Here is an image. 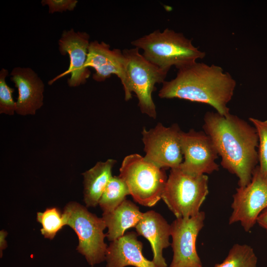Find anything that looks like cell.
<instances>
[{
	"mask_svg": "<svg viewBox=\"0 0 267 267\" xmlns=\"http://www.w3.org/2000/svg\"><path fill=\"white\" fill-rule=\"evenodd\" d=\"M203 128L221 157L222 166L237 177L239 187L247 185L259 162L255 127L230 113L223 116L209 111L204 115Z\"/></svg>",
	"mask_w": 267,
	"mask_h": 267,
	"instance_id": "6da1fadb",
	"label": "cell"
},
{
	"mask_svg": "<svg viewBox=\"0 0 267 267\" xmlns=\"http://www.w3.org/2000/svg\"><path fill=\"white\" fill-rule=\"evenodd\" d=\"M159 91L161 98H179L208 104L223 116L233 95L236 82L231 75L214 64L195 62L178 69L176 77L165 81Z\"/></svg>",
	"mask_w": 267,
	"mask_h": 267,
	"instance_id": "7a4b0ae2",
	"label": "cell"
},
{
	"mask_svg": "<svg viewBox=\"0 0 267 267\" xmlns=\"http://www.w3.org/2000/svg\"><path fill=\"white\" fill-rule=\"evenodd\" d=\"M131 44L142 49V55L148 61L167 72L173 66L178 69L206 55L193 45L191 40L168 28L162 32L156 30L131 42Z\"/></svg>",
	"mask_w": 267,
	"mask_h": 267,
	"instance_id": "3957f363",
	"label": "cell"
},
{
	"mask_svg": "<svg viewBox=\"0 0 267 267\" xmlns=\"http://www.w3.org/2000/svg\"><path fill=\"white\" fill-rule=\"evenodd\" d=\"M119 177L126 182L134 200L149 207L154 206L162 199L168 179L164 169L137 153L124 158Z\"/></svg>",
	"mask_w": 267,
	"mask_h": 267,
	"instance_id": "277c9868",
	"label": "cell"
},
{
	"mask_svg": "<svg viewBox=\"0 0 267 267\" xmlns=\"http://www.w3.org/2000/svg\"><path fill=\"white\" fill-rule=\"evenodd\" d=\"M208 193L206 175L190 174L178 167L171 169L162 199L177 218H189L200 212Z\"/></svg>",
	"mask_w": 267,
	"mask_h": 267,
	"instance_id": "5b68a950",
	"label": "cell"
},
{
	"mask_svg": "<svg viewBox=\"0 0 267 267\" xmlns=\"http://www.w3.org/2000/svg\"><path fill=\"white\" fill-rule=\"evenodd\" d=\"M63 214L66 225L78 237L77 251L84 256L91 267L105 261L108 246L104 242L107 228L102 218L89 212L84 206L71 201L65 206Z\"/></svg>",
	"mask_w": 267,
	"mask_h": 267,
	"instance_id": "8992f818",
	"label": "cell"
},
{
	"mask_svg": "<svg viewBox=\"0 0 267 267\" xmlns=\"http://www.w3.org/2000/svg\"><path fill=\"white\" fill-rule=\"evenodd\" d=\"M138 48L124 49L123 52L128 61L129 93L136 95L138 106L142 113L156 119L157 112L152 97L156 84L163 83L168 72L146 59Z\"/></svg>",
	"mask_w": 267,
	"mask_h": 267,
	"instance_id": "52a82bcc",
	"label": "cell"
},
{
	"mask_svg": "<svg viewBox=\"0 0 267 267\" xmlns=\"http://www.w3.org/2000/svg\"><path fill=\"white\" fill-rule=\"evenodd\" d=\"M180 130L177 124L165 127L161 123L141 132L145 152L144 158L162 169L178 167L183 161Z\"/></svg>",
	"mask_w": 267,
	"mask_h": 267,
	"instance_id": "ba28073f",
	"label": "cell"
},
{
	"mask_svg": "<svg viewBox=\"0 0 267 267\" xmlns=\"http://www.w3.org/2000/svg\"><path fill=\"white\" fill-rule=\"evenodd\" d=\"M231 207L229 224L240 222L245 231H250L267 208V178L262 175L259 166L253 171L251 182L236 189Z\"/></svg>",
	"mask_w": 267,
	"mask_h": 267,
	"instance_id": "9c48e42d",
	"label": "cell"
},
{
	"mask_svg": "<svg viewBox=\"0 0 267 267\" xmlns=\"http://www.w3.org/2000/svg\"><path fill=\"white\" fill-rule=\"evenodd\" d=\"M205 219V212L200 211L189 218H176L171 224L173 257L170 267H202L196 241Z\"/></svg>",
	"mask_w": 267,
	"mask_h": 267,
	"instance_id": "30bf717a",
	"label": "cell"
},
{
	"mask_svg": "<svg viewBox=\"0 0 267 267\" xmlns=\"http://www.w3.org/2000/svg\"><path fill=\"white\" fill-rule=\"evenodd\" d=\"M180 144L184 160L178 166L192 175L210 174L219 170L216 160L218 153L211 137L204 132L191 129L180 133Z\"/></svg>",
	"mask_w": 267,
	"mask_h": 267,
	"instance_id": "8fae6325",
	"label": "cell"
},
{
	"mask_svg": "<svg viewBox=\"0 0 267 267\" xmlns=\"http://www.w3.org/2000/svg\"><path fill=\"white\" fill-rule=\"evenodd\" d=\"M86 67L95 70L92 78L97 82H103L112 74L116 75L123 85L125 100L128 101L132 98V96L129 93L128 61L123 50L117 48L111 49L110 45L103 42H91Z\"/></svg>",
	"mask_w": 267,
	"mask_h": 267,
	"instance_id": "7c38bea8",
	"label": "cell"
},
{
	"mask_svg": "<svg viewBox=\"0 0 267 267\" xmlns=\"http://www.w3.org/2000/svg\"><path fill=\"white\" fill-rule=\"evenodd\" d=\"M89 39V35L86 32H75L72 29L63 31L58 41L59 50L62 55H69V67L66 71L49 81V85L69 74L71 77L67 81L69 86L75 87L86 82L90 75V70L86 67Z\"/></svg>",
	"mask_w": 267,
	"mask_h": 267,
	"instance_id": "4fadbf2b",
	"label": "cell"
},
{
	"mask_svg": "<svg viewBox=\"0 0 267 267\" xmlns=\"http://www.w3.org/2000/svg\"><path fill=\"white\" fill-rule=\"evenodd\" d=\"M10 75L18 91L15 112L21 115L35 114L43 105V82L30 68L15 67Z\"/></svg>",
	"mask_w": 267,
	"mask_h": 267,
	"instance_id": "5bb4252c",
	"label": "cell"
},
{
	"mask_svg": "<svg viewBox=\"0 0 267 267\" xmlns=\"http://www.w3.org/2000/svg\"><path fill=\"white\" fill-rule=\"evenodd\" d=\"M136 233L150 242L153 254L152 261L156 267H168L163 256V250L170 245L171 224L164 218L154 211L143 213L135 227Z\"/></svg>",
	"mask_w": 267,
	"mask_h": 267,
	"instance_id": "9a60e30c",
	"label": "cell"
},
{
	"mask_svg": "<svg viewBox=\"0 0 267 267\" xmlns=\"http://www.w3.org/2000/svg\"><path fill=\"white\" fill-rule=\"evenodd\" d=\"M138 235L136 232H128L111 241L107 249L106 267H156L152 261L143 255V244Z\"/></svg>",
	"mask_w": 267,
	"mask_h": 267,
	"instance_id": "2e32d148",
	"label": "cell"
},
{
	"mask_svg": "<svg viewBox=\"0 0 267 267\" xmlns=\"http://www.w3.org/2000/svg\"><path fill=\"white\" fill-rule=\"evenodd\" d=\"M143 214L136 204L126 199L112 212L102 215L108 228V240L111 242L116 240L123 236L127 229L135 228Z\"/></svg>",
	"mask_w": 267,
	"mask_h": 267,
	"instance_id": "e0dca14e",
	"label": "cell"
},
{
	"mask_svg": "<svg viewBox=\"0 0 267 267\" xmlns=\"http://www.w3.org/2000/svg\"><path fill=\"white\" fill-rule=\"evenodd\" d=\"M116 163L114 159L98 162L92 168L82 173L84 200L87 207H94L98 205L99 199L112 177V169Z\"/></svg>",
	"mask_w": 267,
	"mask_h": 267,
	"instance_id": "ac0fdd59",
	"label": "cell"
},
{
	"mask_svg": "<svg viewBox=\"0 0 267 267\" xmlns=\"http://www.w3.org/2000/svg\"><path fill=\"white\" fill-rule=\"evenodd\" d=\"M130 195L127 185L119 176H112L104 189L98 202L102 215L116 209Z\"/></svg>",
	"mask_w": 267,
	"mask_h": 267,
	"instance_id": "d6986e66",
	"label": "cell"
},
{
	"mask_svg": "<svg viewBox=\"0 0 267 267\" xmlns=\"http://www.w3.org/2000/svg\"><path fill=\"white\" fill-rule=\"evenodd\" d=\"M257 257L250 246L235 244L222 262L214 267H257Z\"/></svg>",
	"mask_w": 267,
	"mask_h": 267,
	"instance_id": "ffe728a7",
	"label": "cell"
},
{
	"mask_svg": "<svg viewBox=\"0 0 267 267\" xmlns=\"http://www.w3.org/2000/svg\"><path fill=\"white\" fill-rule=\"evenodd\" d=\"M37 220L42 224V234L49 239H53L57 233L66 225L63 212L56 207L48 208L44 212H38Z\"/></svg>",
	"mask_w": 267,
	"mask_h": 267,
	"instance_id": "44dd1931",
	"label": "cell"
},
{
	"mask_svg": "<svg viewBox=\"0 0 267 267\" xmlns=\"http://www.w3.org/2000/svg\"><path fill=\"white\" fill-rule=\"evenodd\" d=\"M249 120L254 125L258 136L260 171L262 175L267 178V120L261 121L252 117Z\"/></svg>",
	"mask_w": 267,
	"mask_h": 267,
	"instance_id": "7402d4cb",
	"label": "cell"
},
{
	"mask_svg": "<svg viewBox=\"0 0 267 267\" xmlns=\"http://www.w3.org/2000/svg\"><path fill=\"white\" fill-rule=\"evenodd\" d=\"M8 70L2 68L0 71V113L12 115L16 111V103L12 98L14 89L9 87L5 81Z\"/></svg>",
	"mask_w": 267,
	"mask_h": 267,
	"instance_id": "603a6c76",
	"label": "cell"
},
{
	"mask_svg": "<svg viewBox=\"0 0 267 267\" xmlns=\"http://www.w3.org/2000/svg\"><path fill=\"white\" fill-rule=\"evenodd\" d=\"M77 0H43L41 3L43 6L47 5L49 13L56 12H62L66 10L72 11L76 7Z\"/></svg>",
	"mask_w": 267,
	"mask_h": 267,
	"instance_id": "cb8c5ba5",
	"label": "cell"
},
{
	"mask_svg": "<svg viewBox=\"0 0 267 267\" xmlns=\"http://www.w3.org/2000/svg\"><path fill=\"white\" fill-rule=\"evenodd\" d=\"M257 222L267 232V208L264 210L259 215Z\"/></svg>",
	"mask_w": 267,
	"mask_h": 267,
	"instance_id": "d4e9b609",
	"label": "cell"
},
{
	"mask_svg": "<svg viewBox=\"0 0 267 267\" xmlns=\"http://www.w3.org/2000/svg\"><path fill=\"white\" fill-rule=\"evenodd\" d=\"M7 235V232L4 230H1L0 231V257H2V252L7 247V242L6 241V237Z\"/></svg>",
	"mask_w": 267,
	"mask_h": 267,
	"instance_id": "484cf974",
	"label": "cell"
}]
</instances>
